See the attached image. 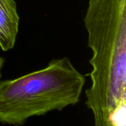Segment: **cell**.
Instances as JSON below:
<instances>
[{
    "instance_id": "6da1fadb",
    "label": "cell",
    "mask_w": 126,
    "mask_h": 126,
    "mask_svg": "<svg viewBox=\"0 0 126 126\" xmlns=\"http://www.w3.org/2000/svg\"><path fill=\"white\" fill-rule=\"evenodd\" d=\"M84 23L92 52L85 104L94 126H126V0H89Z\"/></svg>"
},
{
    "instance_id": "7a4b0ae2",
    "label": "cell",
    "mask_w": 126,
    "mask_h": 126,
    "mask_svg": "<svg viewBox=\"0 0 126 126\" xmlns=\"http://www.w3.org/2000/svg\"><path fill=\"white\" fill-rule=\"evenodd\" d=\"M86 76L69 58L52 59L46 67L0 81V123L22 126L30 118L79 103Z\"/></svg>"
},
{
    "instance_id": "3957f363",
    "label": "cell",
    "mask_w": 126,
    "mask_h": 126,
    "mask_svg": "<svg viewBox=\"0 0 126 126\" xmlns=\"http://www.w3.org/2000/svg\"><path fill=\"white\" fill-rule=\"evenodd\" d=\"M20 16L15 0H0V48L14 49L19 30Z\"/></svg>"
},
{
    "instance_id": "277c9868",
    "label": "cell",
    "mask_w": 126,
    "mask_h": 126,
    "mask_svg": "<svg viewBox=\"0 0 126 126\" xmlns=\"http://www.w3.org/2000/svg\"><path fill=\"white\" fill-rule=\"evenodd\" d=\"M4 63H5L4 58L0 57V79H1V76H2V73H1V70H2V68H3L4 65Z\"/></svg>"
}]
</instances>
